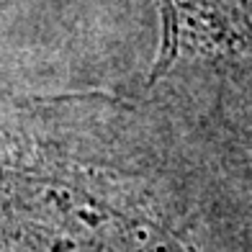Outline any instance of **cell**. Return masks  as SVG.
<instances>
[{"label": "cell", "mask_w": 252, "mask_h": 252, "mask_svg": "<svg viewBox=\"0 0 252 252\" xmlns=\"http://www.w3.org/2000/svg\"><path fill=\"white\" fill-rule=\"evenodd\" d=\"M162 47L150 85L180 62L239 60L252 54V0H157Z\"/></svg>", "instance_id": "cell-1"}]
</instances>
